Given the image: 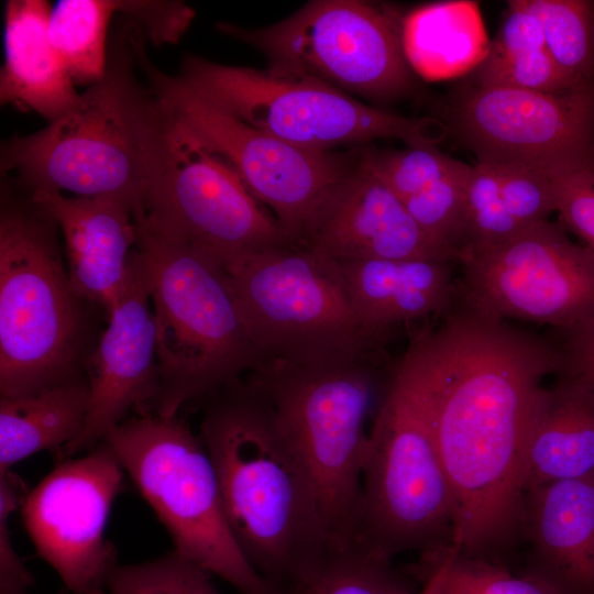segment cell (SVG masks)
Listing matches in <instances>:
<instances>
[{
    "label": "cell",
    "mask_w": 594,
    "mask_h": 594,
    "mask_svg": "<svg viewBox=\"0 0 594 594\" xmlns=\"http://www.w3.org/2000/svg\"><path fill=\"white\" fill-rule=\"evenodd\" d=\"M88 407L86 377L34 394L0 397V472L41 451L58 454L81 432Z\"/></svg>",
    "instance_id": "obj_25"
},
{
    "label": "cell",
    "mask_w": 594,
    "mask_h": 594,
    "mask_svg": "<svg viewBox=\"0 0 594 594\" xmlns=\"http://www.w3.org/2000/svg\"><path fill=\"white\" fill-rule=\"evenodd\" d=\"M51 7L44 0H9L4 11V63L0 101L52 122L80 94L48 35Z\"/></svg>",
    "instance_id": "obj_23"
},
{
    "label": "cell",
    "mask_w": 594,
    "mask_h": 594,
    "mask_svg": "<svg viewBox=\"0 0 594 594\" xmlns=\"http://www.w3.org/2000/svg\"><path fill=\"white\" fill-rule=\"evenodd\" d=\"M492 166L496 169L505 206L522 229L548 220L556 211L554 173L558 169L521 164Z\"/></svg>",
    "instance_id": "obj_35"
},
{
    "label": "cell",
    "mask_w": 594,
    "mask_h": 594,
    "mask_svg": "<svg viewBox=\"0 0 594 594\" xmlns=\"http://www.w3.org/2000/svg\"><path fill=\"white\" fill-rule=\"evenodd\" d=\"M59 237L56 222L28 191L10 179L2 183L1 397L34 394L86 377L98 341L89 315L97 306L74 292Z\"/></svg>",
    "instance_id": "obj_4"
},
{
    "label": "cell",
    "mask_w": 594,
    "mask_h": 594,
    "mask_svg": "<svg viewBox=\"0 0 594 594\" xmlns=\"http://www.w3.org/2000/svg\"><path fill=\"white\" fill-rule=\"evenodd\" d=\"M29 194L59 229L74 292L107 317L128 279L136 246L135 204L116 195Z\"/></svg>",
    "instance_id": "obj_19"
},
{
    "label": "cell",
    "mask_w": 594,
    "mask_h": 594,
    "mask_svg": "<svg viewBox=\"0 0 594 594\" xmlns=\"http://www.w3.org/2000/svg\"><path fill=\"white\" fill-rule=\"evenodd\" d=\"M526 572L557 594H594V472L524 495Z\"/></svg>",
    "instance_id": "obj_20"
},
{
    "label": "cell",
    "mask_w": 594,
    "mask_h": 594,
    "mask_svg": "<svg viewBox=\"0 0 594 594\" xmlns=\"http://www.w3.org/2000/svg\"><path fill=\"white\" fill-rule=\"evenodd\" d=\"M117 0H62L51 10V43L75 85H92L107 68V32Z\"/></svg>",
    "instance_id": "obj_26"
},
{
    "label": "cell",
    "mask_w": 594,
    "mask_h": 594,
    "mask_svg": "<svg viewBox=\"0 0 594 594\" xmlns=\"http://www.w3.org/2000/svg\"><path fill=\"white\" fill-rule=\"evenodd\" d=\"M454 504L433 438L425 375L409 344L372 416L354 542L393 559L451 544Z\"/></svg>",
    "instance_id": "obj_6"
},
{
    "label": "cell",
    "mask_w": 594,
    "mask_h": 594,
    "mask_svg": "<svg viewBox=\"0 0 594 594\" xmlns=\"http://www.w3.org/2000/svg\"><path fill=\"white\" fill-rule=\"evenodd\" d=\"M178 78L226 113L300 148L333 147L393 138L409 146H435L444 125L362 103L317 80L184 56Z\"/></svg>",
    "instance_id": "obj_10"
},
{
    "label": "cell",
    "mask_w": 594,
    "mask_h": 594,
    "mask_svg": "<svg viewBox=\"0 0 594 594\" xmlns=\"http://www.w3.org/2000/svg\"><path fill=\"white\" fill-rule=\"evenodd\" d=\"M103 440L164 525L173 550L241 594H279L239 549L211 459L200 436L178 415H133Z\"/></svg>",
    "instance_id": "obj_9"
},
{
    "label": "cell",
    "mask_w": 594,
    "mask_h": 594,
    "mask_svg": "<svg viewBox=\"0 0 594 594\" xmlns=\"http://www.w3.org/2000/svg\"><path fill=\"white\" fill-rule=\"evenodd\" d=\"M402 42L410 69L427 80L474 70L491 44L473 1H440L415 8L403 16Z\"/></svg>",
    "instance_id": "obj_24"
},
{
    "label": "cell",
    "mask_w": 594,
    "mask_h": 594,
    "mask_svg": "<svg viewBox=\"0 0 594 594\" xmlns=\"http://www.w3.org/2000/svg\"><path fill=\"white\" fill-rule=\"evenodd\" d=\"M283 594H414L392 558L352 543L333 549L323 562Z\"/></svg>",
    "instance_id": "obj_27"
},
{
    "label": "cell",
    "mask_w": 594,
    "mask_h": 594,
    "mask_svg": "<svg viewBox=\"0 0 594 594\" xmlns=\"http://www.w3.org/2000/svg\"><path fill=\"white\" fill-rule=\"evenodd\" d=\"M202 402L199 436L230 530L250 565L283 594L334 549L315 484L248 375Z\"/></svg>",
    "instance_id": "obj_2"
},
{
    "label": "cell",
    "mask_w": 594,
    "mask_h": 594,
    "mask_svg": "<svg viewBox=\"0 0 594 594\" xmlns=\"http://www.w3.org/2000/svg\"><path fill=\"white\" fill-rule=\"evenodd\" d=\"M402 21L393 9L367 1L315 0L264 28L221 22L217 29L260 51L270 72L388 100L411 85Z\"/></svg>",
    "instance_id": "obj_11"
},
{
    "label": "cell",
    "mask_w": 594,
    "mask_h": 594,
    "mask_svg": "<svg viewBox=\"0 0 594 594\" xmlns=\"http://www.w3.org/2000/svg\"><path fill=\"white\" fill-rule=\"evenodd\" d=\"M168 125L165 163L135 208L136 216L160 233L206 250L226 265L292 244L224 160Z\"/></svg>",
    "instance_id": "obj_14"
},
{
    "label": "cell",
    "mask_w": 594,
    "mask_h": 594,
    "mask_svg": "<svg viewBox=\"0 0 594 594\" xmlns=\"http://www.w3.org/2000/svg\"><path fill=\"white\" fill-rule=\"evenodd\" d=\"M89 407L79 436L59 460L90 450L134 415L153 413L160 394L156 327L147 282L134 250L128 279L107 312L86 364Z\"/></svg>",
    "instance_id": "obj_17"
},
{
    "label": "cell",
    "mask_w": 594,
    "mask_h": 594,
    "mask_svg": "<svg viewBox=\"0 0 594 594\" xmlns=\"http://www.w3.org/2000/svg\"><path fill=\"white\" fill-rule=\"evenodd\" d=\"M540 22L544 44L560 69L575 84L594 82V2L524 0Z\"/></svg>",
    "instance_id": "obj_28"
},
{
    "label": "cell",
    "mask_w": 594,
    "mask_h": 594,
    "mask_svg": "<svg viewBox=\"0 0 594 594\" xmlns=\"http://www.w3.org/2000/svg\"><path fill=\"white\" fill-rule=\"evenodd\" d=\"M476 86L559 91L575 85L556 64L547 48L514 55L486 57L473 70Z\"/></svg>",
    "instance_id": "obj_34"
},
{
    "label": "cell",
    "mask_w": 594,
    "mask_h": 594,
    "mask_svg": "<svg viewBox=\"0 0 594 594\" xmlns=\"http://www.w3.org/2000/svg\"><path fill=\"white\" fill-rule=\"evenodd\" d=\"M544 48L543 32L537 16L524 0L509 1L508 10L487 54L514 56Z\"/></svg>",
    "instance_id": "obj_39"
},
{
    "label": "cell",
    "mask_w": 594,
    "mask_h": 594,
    "mask_svg": "<svg viewBox=\"0 0 594 594\" xmlns=\"http://www.w3.org/2000/svg\"><path fill=\"white\" fill-rule=\"evenodd\" d=\"M410 340L454 504L452 546L499 561L520 536L527 426L561 346L461 305Z\"/></svg>",
    "instance_id": "obj_1"
},
{
    "label": "cell",
    "mask_w": 594,
    "mask_h": 594,
    "mask_svg": "<svg viewBox=\"0 0 594 594\" xmlns=\"http://www.w3.org/2000/svg\"><path fill=\"white\" fill-rule=\"evenodd\" d=\"M554 196L563 226L594 252V163L558 169Z\"/></svg>",
    "instance_id": "obj_36"
},
{
    "label": "cell",
    "mask_w": 594,
    "mask_h": 594,
    "mask_svg": "<svg viewBox=\"0 0 594 594\" xmlns=\"http://www.w3.org/2000/svg\"><path fill=\"white\" fill-rule=\"evenodd\" d=\"M297 243L334 261H457L360 158L318 201Z\"/></svg>",
    "instance_id": "obj_18"
},
{
    "label": "cell",
    "mask_w": 594,
    "mask_h": 594,
    "mask_svg": "<svg viewBox=\"0 0 594 594\" xmlns=\"http://www.w3.org/2000/svg\"><path fill=\"white\" fill-rule=\"evenodd\" d=\"M563 336L562 369L558 374L580 377L594 388V322L583 330Z\"/></svg>",
    "instance_id": "obj_40"
},
{
    "label": "cell",
    "mask_w": 594,
    "mask_h": 594,
    "mask_svg": "<svg viewBox=\"0 0 594 594\" xmlns=\"http://www.w3.org/2000/svg\"><path fill=\"white\" fill-rule=\"evenodd\" d=\"M143 37L132 44L136 62L168 122L224 160L252 196L270 208L292 243L326 191L356 163L333 151L297 147L226 113L193 92L178 76L157 69Z\"/></svg>",
    "instance_id": "obj_12"
},
{
    "label": "cell",
    "mask_w": 594,
    "mask_h": 594,
    "mask_svg": "<svg viewBox=\"0 0 594 594\" xmlns=\"http://www.w3.org/2000/svg\"><path fill=\"white\" fill-rule=\"evenodd\" d=\"M124 475L102 440L81 457L61 460L20 507L37 556L72 594H107L119 563L106 527Z\"/></svg>",
    "instance_id": "obj_15"
},
{
    "label": "cell",
    "mask_w": 594,
    "mask_h": 594,
    "mask_svg": "<svg viewBox=\"0 0 594 594\" xmlns=\"http://www.w3.org/2000/svg\"><path fill=\"white\" fill-rule=\"evenodd\" d=\"M415 576L422 582V588L418 594H439V580L435 572H420Z\"/></svg>",
    "instance_id": "obj_41"
},
{
    "label": "cell",
    "mask_w": 594,
    "mask_h": 594,
    "mask_svg": "<svg viewBox=\"0 0 594 594\" xmlns=\"http://www.w3.org/2000/svg\"><path fill=\"white\" fill-rule=\"evenodd\" d=\"M131 30L114 41L103 76L72 109L2 143L3 175L28 193L116 195L141 206L165 163L169 125L150 87L136 80Z\"/></svg>",
    "instance_id": "obj_3"
},
{
    "label": "cell",
    "mask_w": 594,
    "mask_h": 594,
    "mask_svg": "<svg viewBox=\"0 0 594 594\" xmlns=\"http://www.w3.org/2000/svg\"><path fill=\"white\" fill-rule=\"evenodd\" d=\"M26 494L24 481L12 469L0 472V594L28 592L34 584L32 573L14 549L9 524Z\"/></svg>",
    "instance_id": "obj_37"
},
{
    "label": "cell",
    "mask_w": 594,
    "mask_h": 594,
    "mask_svg": "<svg viewBox=\"0 0 594 594\" xmlns=\"http://www.w3.org/2000/svg\"><path fill=\"white\" fill-rule=\"evenodd\" d=\"M458 304L479 315L549 324L563 334L594 322V252L549 220L464 255Z\"/></svg>",
    "instance_id": "obj_13"
},
{
    "label": "cell",
    "mask_w": 594,
    "mask_h": 594,
    "mask_svg": "<svg viewBox=\"0 0 594 594\" xmlns=\"http://www.w3.org/2000/svg\"><path fill=\"white\" fill-rule=\"evenodd\" d=\"M522 230L505 206L496 169L477 162L466 188L458 262L470 252L501 244Z\"/></svg>",
    "instance_id": "obj_30"
},
{
    "label": "cell",
    "mask_w": 594,
    "mask_h": 594,
    "mask_svg": "<svg viewBox=\"0 0 594 594\" xmlns=\"http://www.w3.org/2000/svg\"><path fill=\"white\" fill-rule=\"evenodd\" d=\"M365 331L386 345L397 328L446 316L458 302L450 263L439 260L337 261Z\"/></svg>",
    "instance_id": "obj_21"
},
{
    "label": "cell",
    "mask_w": 594,
    "mask_h": 594,
    "mask_svg": "<svg viewBox=\"0 0 594 594\" xmlns=\"http://www.w3.org/2000/svg\"><path fill=\"white\" fill-rule=\"evenodd\" d=\"M432 571L438 575L439 594H557L548 584L501 561L466 556L448 544L422 553L411 574Z\"/></svg>",
    "instance_id": "obj_29"
},
{
    "label": "cell",
    "mask_w": 594,
    "mask_h": 594,
    "mask_svg": "<svg viewBox=\"0 0 594 594\" xmlns=\"http://www.w3.org/2000/svg\"><path fill=\"white\" fill-rule=\"evenodd\" d=\"M360 160L402 201L436 183L459 163L435 146L394 151L367 148Z\"/></svg>",
    "instance_id": "obj_33"
},
{
    "label": "cell",
    "mask_w": 594,
    "mask_h": 594,
    "mask_svg": "<svg viewBox=\"0 0 594 594\" xmlns=\"http://www.w3.org/2000/svg\"><path fill=\"white\" fill-rule=\"evenodd\" d=\"M453 121L481 163L549 169L594 163V82L559 91L472 84Z\"/></svg>",
    "instance_id": "obj_16"
},
{
    "label": "cell",
    "mask_w": 594,
    "mask_h": 594,
    "mask_svg": "<svg viewBox=\"0 0 594 594\" xmlns=\"http://www.w3.org/2000/svg\"><path fill=\"white\" fill-rule=\"evenodd\" d=\"M134 220L156 327L160 394L153 413L173 417L267 360L251 336L227 265L135 213Z\"/></svg>",
    "instance_id": "obj_5"
},
{
    "label": "cell",
    "mask_w": 594,
    "mask_h": 594,
    "mask_svg": "<svg viewBox=\"0 0 594 594\" xmlns=\"http://www.w3.org/2000/svg\"><path fill=\"white\" fill-rule=\"evenodd\" d=\"M210 575L173 550L154 560L118 564L107 594H221Z\"/></svg>",
    "instance_id": "obj_32"
},
{
    "label": "cell",
    "mask_w": 594,
    "mask_h": 594,
    "mask_svg": "<svg viewBox=\"0 0 594 594\" xmlns=\"http://www.w3.org/2000/svg\"><path fill=\"white\" fill-rule=\"evenodd\" d=\"M118 12L155 44L176 43L195 16V11L179 1L118 0Z\"/></svg>",
    "instance_id": "obj_38"
},
{
    "label": "cell",
    "mask_w": 594,
    "mask_h": 594,
    "mask_svg": "<svg viewBox=\"0 0 594 594\" xmlns=\"http://www.w3.org/2000/svg\"><path fill=\"white\" fill-rule=\"evenodd\" d=\"M19 594H30L29 592H23V593H19Z\"/></svg>",
    "instance_id": "obj_42"
},
{
    "label": "cell",
    "mask_w": 594,
    "mask_h": 594,
    "mask_svg": "<svg viewBox=\"0 0 594 594\" xmlns=\"http://www.w3.org/2000/svg\"><path fill=\"white\" fill-rule=\"evenodd\" d=\"M471 169L459 161L443 177L403 201L420 228L450 250L457 261Z\"/></svg>",
    "instance_id": "obj_31"
},
{
    "label": "cell",
    "mask_w": 594,
    "mask_h": 594,
    "mask_svg": "<svg viewBox=\"0 0 594 594\" xmlns=\"http://www.w3.org/2000/svg\"><path fill=\"white\" fill-rule=\"evenodd\" d=\"M540 389L527 426L521 488L594 472V388L580 377L557 374Z\"/></svg>",
    "instance_id": "obj_22"
},
{
    "label": "cell",
    "mask_w": 594,
    "mask_h": 594,
    "mask_svg": "<svg viewBox=\"0 0 594 594\" xmlns=\"http://www.w3.org/2000/svg\"><path fill=\"white\" fill-rule=\"evenodd\" d=\"M251 332L267 361L318 366L384 356L362 327L337 261L300 243L227 265Z\"/></svg>",
    "instance_id": "obj_8"
},
{
    "label": "cell",
    "mask_w": 594,
    "mask_h": 594,
    "mask_svg": "<svg viewBox=\"0 0 594 594\" xmlns=\"http://www.w3.org/2000/svg\"><path fill=\"white\" fill-rule=\"evenodd\" d=\"M383 362L384 356L318 366L267 361L248 374L309 472L333 548L354 542L367 420L377 407Z\"/></svg>",
    "instance_id": "obj_7"
}]
</instances>
